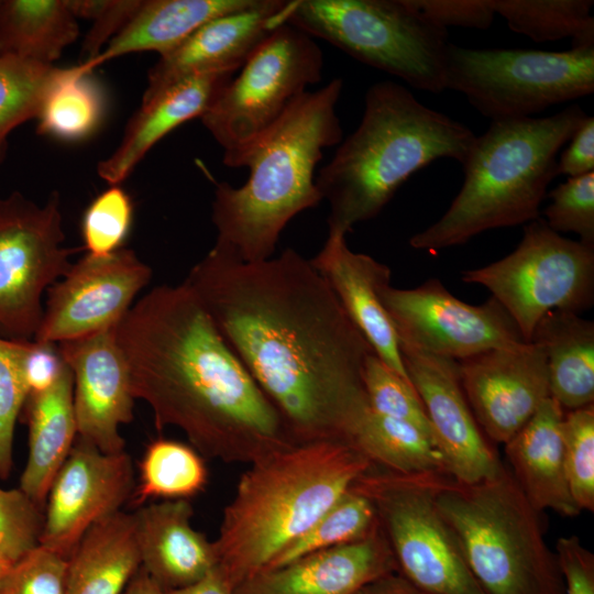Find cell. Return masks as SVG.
I'll return each instance as SVG.
<instances>
[{
	"label": "cell",
	"mask_w": 594,
	"mask_h": 594,
	"mask_svg": "<svg viewBox=\"0 0 594 594\" xmlns=\"http://www.w3.org/2000/svg\"><path fill=\"white\" fill-rule=\"evenodd\" d=\"M151 277L152 268L131 249L87 253L47 289L33 339L57 344L117 327Z\"/></svg>",
	"instance_id": "obj_15"
},
{
	"label": "cell",
	"mask_w": 594,
	"mask_h": 594,
	"mask_svg": "<svg viewBox=\"0 0 594 594\" xmlns=\"http://www.w3.org/2000/svg\"><path fill=\"white\" fill-rule=\"evenodd\" d=\"M562 440L570 493L581 512H593L594 405L564 411Z\"/></svg>",
	"instance_id": "obj_38"
},
{
	"label": "cell",
	"mask_w": 594,
	"mask_h": 594,
	"mask_svg": "<svg viewBox=\"0 0 594 594\" xmlns=\"http://www.w3.org/2000/svg\"><path fill=\"white\" fill-rule=\"evenodd\" d=\"M468 403L483 433L509 441L550 397L547 360L534 341L458 361Z\"/></svg>",
	"instance_id": "obj_17"
},
{
	"label": "cell",
	"mask_w": 594,
	"mask_h": 594,
	"mask_svg": "<svg viewBox=\"0 0 594 594\" xmlns=\"http://www.w3.org/2000/svg\"><path fill=\"white\" fill-rule=\"evenodd\" d=\"M296 442L350 435L370 409L375 353L328 282L293 249L256 263L213 246L184 280Z\"/></svg>",
	"instance_id": "obj_1"
},
{
	"label": "cell",
	"mask_w": 594,
	"mask_h": 594,
	"mask_svg": "<svg viewBox=\"0 0 594 594\" xmlns=\"http://www.w3.org/2000/svg\"><path fill=\"white\" fill-rule=\"evenodd\" d=\"M310 262L375 354L411 384L396 330L380 296L381 288L391 283V268L367 254L353 252L346 234L334 229H329L322 249Z\"/></svg>",
	"instance_id": "obj_22"
},
{
	"label": "cell",
	"mask_w": 594,
	"mask_h": 594,
	"mask_svg": "<svg viewBox=\"0 0 594 594\" xmlns=\"http://www.w3.org/2000/svg\"><path fill=\"white\" fill-rule=\"evenodd\" d=\"M135 485L125 451L103 453L77 437L50 488L38 544L69 558L92 525L120 512Z\"/></svg>",
	"instance_id": "obj_16"
},
{
	"label": "cell",
	"mask_w": 594,
	"mask_h": 594,
	"mask_svg": "<svg viewBox=\"0 0 594 594\" xmlns=\"http://www.w3.org/2000/svg\"><path fill=\"white\" fill-rule=\"evenodd\" d=\"M92 72L81 64L57 67L35 118L38 134L76 142L100 127L106 99Z\"/></svg>",
	"instance_id": "obj_32"
},
{
	"label": "cell",
	"mask_w": 594,
	"mask_h": 594,
	"mask_svg": "<svg viewBox=\"0 0 594 594\" xmlns=\"http://www.w3.org/2000/svg\"><path fill=\"white\" fill-rule=\"evenodd\" d=\"M544 352L550 397L564 411L594 403V322L554 310L536 326L531 340Z\"/></svg>",
	"instance_id": "obj_28"
},
{
	"label": "cell",
	"mask_w": 594,
	"mask_h": 594,
	"mask_svg": "<svg viewBox=\"0 0 594 594\" xmlns=\"http://www.w3.org/2000/svg\"><path fill=\"white\" fill-rule=\"evenodd\" d=\"M208 469L190 444L167 438L153 440L140 461L139 484L131 497L134 507L153 498L188 499L205 490Z\"/></svg>",
	"instance_id": "obj_33"
},
{
	"label": "cell",
	"mask_w": 594,
	"mask_h": 594,
	"mask_svg": "<svg viewBox=\"0 0 594 594\" xmlns=\"http://www.w3.org/2000/svg\"><path fill=\"white\" fill-rule=\"evenodd\" d=\"M10 563L0 554V578Z\"/></svg>",
	"instance_id": "obj_52"
},
{
	"label": "cell",
	"mask_w": 594,
	"mask_h": 594,
	"mask_svg": "<svg viewBox=\"0 0 594 594\" xmlns=\"http://www.w3.org/2000/svg\"><path fill=\"white\" fill-rule=\"evenodd\" d=\"M544 222L557 233L573 232L580 242L594 246V172L568 177L548 195Z\"/></svg>",
	"instance_id": "obj_40"
},
{
	"label": "cell",
	"mask_w": 594,
	"mask_h": 594,
	"mask_svg": "<svg viewBox=\"0 0 594 594\" xmlns=\"http://www.w3.org/2000/svg\"><path fill=\"white\" fill-rule=\"evenodd\" d=\"M475 140L461 122L422 105L405 86L373 84L359 127L316 176L329 229L343 233L378 216L415 173L440 158L461 165Z\"/></svg>",
	"instance_id": "obj_5"
},
{
	"label": "cell",
	"mask_w": 594,
	"mask_h": 594,
	"mask_svg": "<svg viewBox=\"0 0 594 594\" xmlns=\"http://www.w3.org/2000/svg\"><path fill=\"white\" fill-rule=\"evenodd\" d=\"M556 550L565 594H594V554L576 536L560 538Z\"/></svg>",
	"instance_id": "obj_47"
},
{
	"label": "cell",
	"mask_w": 594,
	"mask_h": 594,
	"mask_svg": "<svg viewBox=\"0 0 594 594\" xmlns=\"http://www.w3.org/2000/svg\"><path fill=\"white\" fill-rule=\"evenodd\" d=\"M123 594H164V591L140 566Z\"/></svg>",
	"instance_id": "obj_51"
},
{
	"label": "cell",
	"mask_w": 594,
	"mask_h": 594,
	"mask_svg": "<svg viewBox=\"0 0 594 594\" xmlns=\"http://www.w3.org/2000/svg\"><path fill=\"white\" fill-rule=\"evenodd\" d=\"M289 1L253 0L199 26L152 66L143 99L190 76L238 72L275 29L287 23Z\"/></svg>",
	"instance_id": "obj_20"
},
{
	"label": "cell",
	"mask_w": 594,
	"mask_h": 594,
	"mask_svg": "<svg viewBox=\"0 0 594 594\" xmlns=\"http://www.w3.org/2000/svg\"><path fill=\"white\" fill-rule=\"evenodd\" d=\"M78 36L67 0H0V57L52 66Z\"/></svg>",
	"instance_id": "obj_30"
},
{
	"label": "cell",
	"mask_w": 594,
	"mask_h": 594,
	"mask_svg": "<svg viewBox=\"0 0 594 594\" xmlns=\"http://www.w3.org/2000/svg\"><path fill=\"white\" fill-rule=\"evenodd\" d=\"M348 444L374 466L393 473L450 475L442 453L426 433L371 408L354 427Z\"/></svg>",
	"instance_id": "obj_31"
},
{
	"label": "cell",
	"mask_w": 594,
	"mask_h": 594,
	"mask_svg": "<svg viewBox=\"0 0 594 594\" xmlns=\"http://www.w3.org/2000/svg\"><path fill=\"white\" fill-rule=\"evenodd\" d=\"M564 409L547 398L530 420L505 443L518 486L539 513L552 509L574 517L581 513L568 485L562 440Z\"/></svg>",
	"instance_id": "obj_25"
},
{
	"label": "cell",
	"mask_w": 594,
	"mask_h": 594,
	"mask_svg": "<svg viewBox=\"0 0 594 594\" xmlns=\"http://www.w3.org/2000/svg\"><path fill=\"white\" fill-rule=\"evenodd\" d=\"M233 76V72L190 76L142 99L118 147L98 164V175L110 185L122 183L161 139L201 118Z\"/></svg>",
	"instance_id": "obj_24"
},
{
	"label": "cell",
	"mask_w": 594,
	"mask_h": 594,
	"mask_svg": "<svg viewBox=\"0 0 594 594\" xmlns=\"http://www.w3.org/2000/svg\"><path fill=\"white\" fill-rule=\"evenodd\" d=\"M586 117L571 105L549 117L492 121L462 163L459 194L439 220L410 238V246L442 250L539 219L559 152Z\"/></svg>",
	"instance_id": "obj_6"
},
{
	"label": "cell",
	"mask_w": 594,
	"mask_h": 594,
	"mask_svg": "<svg viewBox=\"0 0 594 594\" xmlns=\"http://www.w3.org/2000/svg\"><path fill=\"white\" fill-rule=\"evenodd\" d=\"M135 399L158 430L179 428L204 458L252 463L293 439L186 283L160 285L118 323Z\"/></svg>",
	"instance_id": "obj_2"
},
{
	"label": "cell",
	"mask_w": 594,
	"mask_h": 594,
	"mask_svg": "<svg viewBox=\"0 0 594 594\" xmlns=\"http://www.w3.org/2000/svg\"><path fill=\"white\" fill-rule=\"evenodd\" d=\"M462 280L487 288L529 342L546 314L593 306L594 246L562 237L539 218L525 224L512 253L463 271Z\"/></svg>",
	"instance_id": "obj_11"
},
{
	"label": "cell",
	"mask_w": 594,
	"mask_h": 594,
	"mask_svg": "<svg viewBox=\"0 0 594 594\" xmlns=\"http://www.w3.org/2000/svg\"><path fill=\"white\" fill-rule=\"evenodd\" d=\"M143 0H67L76 19L92 21L82 43L84 62L96 58L131 21Z\"/></svg>",
	"instance_id": "obj_44"
},
{
	"label": "cell",
	"mask_w": 594,
	"mask_h": 594,
	"mask_svg": "<svg viewBox=\"0 0 594 594\" xmlns=\"http://www.w3.org/2000/svg\"><path fill=\"white\" fill-rule=\"evenodd\" d=\"M431 485L440 515L486 594H565L538 512L504 464L474 483L432 474Z\"/></svg>",
	"instance_id": "obj_7"
},
{
	"label": "cell",
	"mask_w": 594,
	"mask_h": 594,
	"mask_svg": "<svg viewBox=\"0 0 594 594\" xmlns=\"http://www.w3.org/2000/svg\"><path fill=\"white\" fill-rule=\"evenodd\" d=\"M44 508L20 488L0 487V554L12 563L38 544Z\"/></svg>",
	"instance_id": "obj_42"
},
{
	"label": "cell",
	"mask_w": 594,
	"mask_h": 594,
	"mask_svg": "<svg viewBox=\"0 0 594 594\" xmlns=\"http://www.w3.org/2000/svg\"><path fill=\"white\" fill-rule=\"evenodd\" d=\"M342 88L343 80L334 78L304 92L263 135L223 158L229 167H248L250 175L241 187L217 184L213 246L244 263L268 260L287 223L320 204L315 169L323 150L343 140L336 110Z\"/></svg>",
	"instance_id": "obj_3"
},
{
	"label": "cell",
	"mask_w": 594,
	"mask_h": 594,
	"mask_svg": "<svg viewBox=\"0 0 594 594\" xmlns=\"http://www.w3.org/2000/svg\"><path fill=\"white\" fill-rule=\"evenodd\" d=\"M116 329L57 343L73 374L77 437L103 453L124 451L119 429L132 420L135 399Z\"/></svg>",
	"instance_id": "obj_19"
},
{
	"label": "cell",
	"mask_w": 594,
	"mask_h": 594,
	"mask_svg": "<svg viewBox=\"0 0 594 594\" xmlns=\"http://www.w3.org/2000/svg\"><path fill=\"white\" fill-rule=\"evenodd\" d=\"M409 380L430 421L449 474L474 483L503 466L464 394L458 361L399 346Z\"/></svg>",
	"instance_id": "obj_18"
},
{
	"label": "cell",
	"mask_w": 594,
	"mask_h": 594,
	"mask_svg": "<svg viewBox=\"0 0 594 594\" xmlns=\"http://www.w3.org/2000/svg\"><path fill=\"white\" fill-rule=\"evenodd\" d=\"M287 23L416 89L446 90L448 31L406 0H293Z\"/></svg>",
	"instance_id": "obj_8"
},
{
	"label": "cell",
	"mask_w": 594,
	"mask_h": 594,
	"mask_svg": "<svg viewBox=\"0 0 594 594\" xmlns=\"http://www.w3.org/2000/svg\"><path fill=\"white\" fill-rule=\"evenodd\" d=\"M394 572L396 560L380 524L355 541L262 570L242 581L233 594H355Z\"/></svg>",
	"instance_id": "obj_21"
},
{
	"label": "cell",
	"mask_w": 594,
	"mask_h": 594,
	"mask_svg": "<svg viewBox=\"0 0 594 594\" xmlns=\"http://www.w3.org/2000/svg\"><path fill=\"white\" fill-rule=\"evenodd\" d=\"M141 566L133 513L92 525L68 559L66 594H122Z\"/></svg>",
	"instance_id": "obj_29"
},
{
	"label": "cell",
	"mask_w": 594,
	"mask_h": 594,
	"mask_svg": "<svg viewBox=\"0 0 594 594\" xmlns=\"http://www.w3.org/2000/svg\"><path fill=\"white\" fill-rule=\"evenodd\" d=\"M380 296L399 346L461 361L527 342L495 298L481 305L464 302L437 278L410 289L386 284Z\"/></svg>",
	"instance_id": "obj_14"
},
{
	"label": "cell",
	"mask_w": 594,
	"mask_h": 594,
	"mask_svg": "<svg viewBox=\"0 0 594 594\" xmlns=\"http://www.w3.org/2000/svg\"><path fill=\"white\" fill-rule=\"evenodd\" d=\"M73 389V374L65 364L47 389L28 395L22 408L29 426V455L19 488L42 508L77 438Z\"/></svg>",
	"instance_id": "obj_26"
},
{
	"label": "cell",
	"mask_w": 594,
	"mask_h": 594,
	"mask_svg": "<svg viewBox=\"0 0 594 594\" xmlns=\"http://www.w3.org/2000/svg\"><path fill=\"white\" fill-rule=\"evenodd\" d=\"M444 84L491 121L531 118L594 92V46L548 52L449 43Z\"/></svg>",
	"instance_id": "obj_9"
},
{
	"label": "cell",
	"mask_w": 594,
	"mask_h": 594,
	"mask_svg": "<svg viewBox=\"0 0 594 594\" xmlns=\"http://www.w3.org/2000/svg\"><path fill=\"white\" fill-rule=\"evenodd\" d=\"M253 0H143L131 21L89 62L94 70L105 62L138 52L163 56L211 19L241 10Z\"/></svg>",
	"instance_id": "obj_27"
},
{
	"label": "cell",
	"mask_w": 594,
	"mask_h": 594,
	"mask_svg": "<svg viewBox=\"0 0 594 594\" xmlns=\"http://www.w3.org/2000/svg\"><path fill=\"white\" fill-rule=\"evenodd\" d=\"M378 525L372 501L351 487L266 569L278 568L309 553L355 541L371 534Z\"/></svg>",
	"instance_id": "obj_35"
},
{
	"label": "cell",
	"mask_w": 594,
	"mask_h": 594,
	"mask_svg": "<svg viewBox=\"0 0 594 594\" xmlns=\"http://www.w3.org/2000/svg\"><path fill=\"white\" fill-rule=\"evenodd\" d=\"M28 395L15 340L0 337V480H7L13 468L14 428Z\"/></svg>",
	"instance_id": "obj_43"
},
{
	"label": "cell",
	"mask_w": 594,
	"mask_h": 594,
	"mask_svg": "<svg viewBox=\"0 0 594 594\" xmlns=\"http://www.w3.org/2000/svg\"><path fill=\"white\" fill-rule=\"evenodd\" d=\"M68 559L37 544L6 568L0 594H66Z\"/></svg>",
	"instance_id": "obj_41"
},
{
	"label": "cell",
	"mask_w": 594,
	"mask_h": 594,
	"mask_svg": "<svg viewBox=\"0 0 594 594\" xmlns=\"http://www.w3.org/2000/svg\"><path fill=\"white\" fill-rule=\"evenodd\" d=\"M20 369L29 394L47 389L65 366L56 343L15 340Z\"/></svg>",
	"instance_id": "obj_46"
},
{
	"label": "cell",
	"mask_w": 594,
	"mask_h": 594,
	"mask_svg": "<svg viewBox=\"0 0 594 594\" xmlns=\"http://www.w3.org/2000/svg\"><path fill=\"white\" fill-rule=\"evenodd\" d=\"M432 474L373 466L352 487L372 501L398 573L421 594H486L437 508Z\"/></svg>",
	"instance_id": "obj_10"
},
{
	"label": "cell",
	"mask_w": 594,
	"mask_h": 594,
	"mask_svg": "<svg viewBox=\"0 0 594 594\" xmlns=\"http://www.w3.org/2000/svg\"><path fill=\"white\" fill-rule=\"evenodd\" d=\"M57 67L12 57H0V165L9 134L35 119L44 94Z\"/></svg>",
	"instance_id": "obj_36"
},
{
	"label": "cell",
	"mask_w": 594,
	"mask_h": 594,
	"mask_svg": "<svg viewBox=\"0 0 594 594\" xmlns=\"http://www.w3.org/2000/svg\"><path fill=\"white\" fill-rule=\"evenodd\" d=\"M355 594H421L398 572L384 575L363 586Z\"/></svg>",
	"instance_id": "obj_50"
},
{
	"label": "cell",
	"mask_w": 594,
	"mask_h": 594,
	"mask_svg": "<svg viewBox=\"0 0 594 594\" xmlns=\"http://www.w3.org/2000/svg\"><path fill=\"white\" fill-rule=\"evenodd\" d=\"M419 16L447 30L462 26L488 29L495 18L492 0H406Z\"/></svg>",
	"instance_id": "obj_45"
},
{
	"label": "cell",
	"mask_w": 594,
	"mask_h": 594,
	"mask_svg": "<svg viewBox=\"0 0 594 594\" xmlns=\"http://www.w3.org/2000/svg\"><path fill=\"white\" fill-rule=\"evenodd\" d=\"M212 541L235 588L266 569L374 465L337 440L296 442L250 463Z\"/></svg>",
	"instance_id": "obj_4"
},
{
	"label": "cell",
	"mask_w": 594,
	"mask_h": 594,
	"mask_svg": "<svg viewBox=\"0 0 594 594\" xmlns=\"http://www.w3.org/2000/svg\"><path fill=\"white\" fill-rule=\"evenodd\" d=\"M234 587L215 566L199 581L176 590L164 592V594H233Z\"/></svg>",
	"instance_id": "obj_49"
},
{
	"label": "cell",
	"mask_w": 594,
	"mask_h": 594,
	"mask_svg": "<svg viewBox=\"0 0 594 594\" xmlns=\"http://www.w3.org/2000/svg\"><path fill=\"white\" fill-rule=\"evenodd\" d=\"M141 568L164 591L188 586L217 566L212 541L191 525L188 499H166L134 513Z\"/></svg>",
	"instance_id": "obj_23"
},
{
	"label": "cell",
	"mask_w": 594,
	"mask_h": 594,
	"mask_svg": "<svg viewBox=\"0 0 594 594\" xmlns=\"http://www.w3.org/2000/svg\"><path fill=\"white\" fill-rule=\"evenodd\" d=\"M323 54L314 37L284 23L252 53L200 118L231 156L263 135L321 79Z\"/></svg>",
	"instance_id": "obj_12"
},
{
	"label": "cell",
	"mask_w": 594,
	"mask_h": 594,
	"mask_svg": "<svg viewBox=\"0 0 594 594\" xmlns=\"http://www.w3.org/2000/svg\"><path fill=\"white\" fill-rule=\"evenodd\" d=\"M61 199L53 191L42 206L19 191L0 198V336L33 339L44 293L70 268Z\"/></svg>",
	"instance_id": "obj_13"
},
{
	"label": "cell",
	"mask_w": 594,
	"mask_h": 594,
	"mask_svg": "<svg viewBox=\"0 0 594 594\" xmlns=\"http://www.w3.org/2000/svg\"><path fill=\"white\" fill-rule=\"evenodd\" d=\"M363 384L373 411L416 426L436 444L430 421L414 386L375 353L365 362Z\"/></svg>",
	"instance_id": "obj_37"
},
{
	"label": "cell",
	"mask_w": 594,
	"mask_h": 594,
	"mask_svg": "<svg viewBox=\"0 0 594 594\" xmlns=\"http://www.w3.org/2000/svg\"><path fill=\"white\" fill-rule=\"evenodd\" d=\"M557 161V176L576 177L594 172V118L586 117Z\"/></svg>",
	"instance_id": "obj_48"
},
{
	"label": "cell",
	"mask_w": 594,
	"mask_h": 594,
	"mask_svg": "<svg viewBox=\"0 0 594 594\" xmlns=\"http://www.w3.org/2000/svg\"><path fill=\"white\" fill-rule=\"evenodd\" d=\"M133 220L130 196L119 185L97 196L84 212L81 235L92 255H107L122 248Z\"/></svg>",
	"instance_id": "obj_39"
},
{
	"label": "cell",
	"mask_w": 594,
	"mask_h": 594,
	"mask_svg": "<svg viewBox=\"0 0 594 594\" xmlns=\"http://www.w3.org/2000/svg\"><path fill=\"white\" fill-rule=\"evenodd\" d=\"M508 28L532 41L571 38L572 47L594 46L592 0H492Z\"/></svg>",
	"instance_id": "obj_34"
}]
</instances>
